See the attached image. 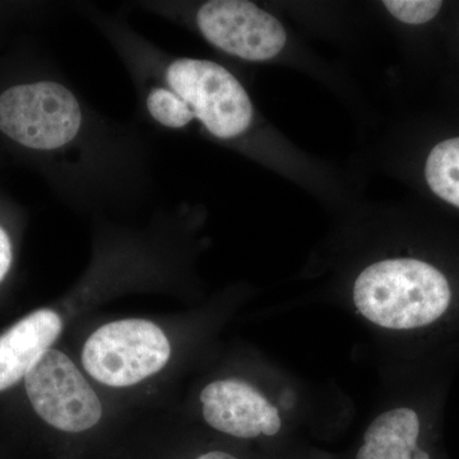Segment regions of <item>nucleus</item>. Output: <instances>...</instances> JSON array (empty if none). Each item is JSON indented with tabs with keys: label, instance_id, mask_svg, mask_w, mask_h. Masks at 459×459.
Segmentation results:
<instances>
[{
	"label": "nucleus",
	"instance_id": "1",
	"mask_svg": "<svg viewBox=\"0 0 459 459\" xmlns=\"http://www.w3.org/2000/svg\"><path fill=\"white\" fill-rule=\"evenodd\" d=\"M0 133L53 159L68 201H131L143 188L147 157L141 138L101 117L60 81H33L3 91Z\"/></svg>",
	"mask_w": 459,
	"mask_h": 459
},
{
	"label": "nucleus",
	"instance_id": "2",
	"mask_svg": "<svg viewBox=\"0 0 459 459\" xmlns=\"http://www.w3.org/2000/svg\"><path fill=\"white\" fill-rule=\"evenodd\" d=\"M358 312L377 327L411 331L442 318L451 286L434 265L419 259H385L359 274L352 290Z\"/></svg>",
	"mask_w": 459,
	"mask_h": 459
},
{
	"label": "nucleus",
	"instance_id": "3",
	"mask_svg": "<svg viewBox=\"0 0 459 459\" xmlns=\"http://www.w3.org/2000/svg\"><path fill=\"white\" fill-rule=\"evenodd\" d=\"M170 356V341L159 325L146 319H123L91 334L83 346L82 364L96 382L126 388L156 376Z\"/></svg>",
	"mask_w": 459,
	"mask_h": 459
},
{
	"label": "nucleus",
	"instance_id": "4",
	"mask_svg": "<svg viewBox=\"0 0 459 459\" xmlns=\"http://www.w3.org/2000/svg\"><path fill=\"white\" fill-rule=\"evenodd\" d=\"M23 382L33 411L56 430L86 433L102 418L98 394L77 365L59 350L45 352Z\"/></svg>",
	"mask_w": 459,
	"mask_h": 459
},
{
	"label": "nucleus",
	"instance_id": "5",
	"mask_svg": "<svg viewBox=\"0 0 459 459\" xmlns=\"http://www.w3.org/2000/svg\"><path fill=\"white\" fill-rule=\"evenodd\" d=\"M195 26L212 47L247 62H265L285 48L276 17L247 0H210L195 11Z\"/></svg>",
	"mask_w": 459,
	"mask_h": 459
},
{
	"label": "nucleus",
	"instance_id": "6",
	"mask_svg": "<svg viewBox=\"0 0 459 459\" xmlns=\"http://www.w3.org/2000/svg\"><path fill=\"white\" fill-rule=\"evenodd\" d=\"M204 421L238 439L276 437L282 429L280 411L255 385L225 377L205 385L199 397Z\"/></svg>",
	"mask_w": 459,
	"mask_h": 459
},
{
	"label": "nucleus",
	"instance_id": "7",
	"mask_svg": "<svg viewBox=\"0 0 459 459\" xmlns=\"http://www.w3.org/2000/svg\"><path fill=\"white\" fill-rule=\"evenodd\" d=\"M63 331V320L51 309L36 310L0 334V392L25 379Z\"/></svg>",
	"mask_w": 459,
	"mask_h": 459
},
{
	"label": "nucleus",
	"instance_id": "8",
	"mask_svg": "<svg viewBox=\"0 0 459 459\" xmlns=\"http://www.w3.org/2000/svg\"><path fill=\"white\" fill-rule=\"evenodd\" d=\"M420 419L410 407L380 413L365 430L355 459H431L420 446Z\"/></svg>",
	"mask_w": 459,
	"mask_h": 459
},
{
	"label": "nucleus",
	"instance_id": "9",
	"mask_svg": "<svg viewBox=\"0 0 459 459\" xmlns=\"http://www.w3.org/2000/svg\"><path fill=\"white\" fill-rule=\"evenodd\" d=\"M425 177L437 197L459 208V137L440 142L433 148Z\"/></svg>",
	"mask_w": 459,
	"mask_h": 459
},
{
	"label": "nucleus",
	"instance_id": "10",
	"mask_svg": "<svg viewBox=\"0 0 459 459\" xmlns=\"http://www.w3.org/2000/svg\"><path fill=\"white\" fill-rule=\"evenodd\" d=\"M383 4L401 22L424 25L439 13L443 3L437 0H385Z\"/></svg>",
	"mask_w": 459,
	"mask_h": 459
},
{
	"label": "nucleus",
	"instance_id": "11",
	"mask_svg": "<svg viewBox=\"0 0 459 459\" xmlns=\"http://www.w3.org/2000/svg\"><path fill=\"white\" fill-rule=\"evenodd\" d=\"M13 262V246L7 230L0 225V283L9 273Z\"/></svg>",
	"mask_w": 459,
	"mask_h": 459
},
{
	"label": "nucleus",
	"instance_id": "12",
	"mask_svg": "<svg viewBox=\"0 0 459 459\" xmlns=\"http://www.w3.org/2000/svg\"><path fill=\"white\" fill-rule=\"evenodd\" d=\"M195 459H240L238 455H232V453L219 451V449H214V451H208L202 453Z\"/></svg>",
	"mask_w": 459,
	"mask_h": 459
}]
</instances>
